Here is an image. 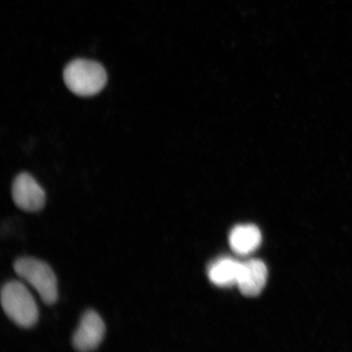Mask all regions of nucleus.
Here are the masks:
<instances>
[{"mask_svg":"<svg viewBox=\"0 0 352 352\" xmlns=\"http://www.w3.org/2000/svg\"><path fill=\"white\" fill-rule=\"evenodd\" d=\"M12 199L17 208L28 212H37L46 204V195L32 175L22 173L16 176L12 187Z\"/></svg>","mask_w":352,"mask_h":352,"instance_id":"nucleus-4","label":"nucleus"},{"mask_svg":"<svg viewBox=\"0 0 352 352\" xmlns=\"http://www.w3.org/2000/svg\"><path fill=\"white\" fill-rule=\"evenodd\" d=\"M105 334V324L100 316L94 310H87L82 314L78 327L72 338L74 349L78 351H91L98 349Z\"/></svg>","mask_w":352,"mask_h":352,"instance_id":"nucleus-5","label":"nucleus"},{"mask_svg":"<svg viewBox=\"0 0 352 352\" xmlns=\"http://www.w3.org/2000/svg\"><path fill=\"white\" fill-rule=\"evenodd\" d=\"M64 81L73 94L92 96L98 94L107 85V74L103 66L96 61L77 59L66 66Z\"/></svg>","mask_w":352,"mask_h":352,"instance_id":"nucleus-2","label":"nucleus"},{"mask_svg":"<svg viewBox=\"0 0 352 352\" xmlns=\"http://www.w3.org/2000/svg\"><path fill=\"white\" fill-rule=\"evenodd\" d=\"M4 314L17 327L30 329L38 320L37 303L26 286L19 280H10L1 289Z\"/></svg>","mask_w":352,"mask_h":352,"instance_id":"nucleus-1","label":"nucleus"},{"mask_svg":"<svg viewBox=\"0 0 352 352\" xmlns=\"http://www.w3.org/2000/svg\"><path fill=\"white\" fill-rule=\"evenodd\" d=\"M267 270L265 264L258 259L241 263L237 285L246 297H256L265 287Z\"/></svg>","mask_w":352,"mask_h":352,"instance_id":"nucleus-6","label":"nucleus"},{"mask_svg":"<svg viewBox=\"0 0 352 352\" xmlns=\"http://www.w3.org/2000/svg\"><path fill=\"white\" fill-rule=\"evenodd\" d=\"M13 268L17 276L36 290L45 305H54L58 299L57 279L47 263L32 257H21L13 264Z\"/></svg>","mask_w":352,"mask_h":352,"instance_id":"nucleus-3","label":"nucleus"},{"mask_svg":"<svg viewBox=\"0 0 352 352\" xmlns=\"http://www.w3.org/2000/svg\"><path fill=\"white\" fill-rule=\"evenodd\" d=\"M241 263L232 258H221L211 264L208 276L214 285L220 287H228L237 284L240 274Z\"/></svg>","mask_w":352,"mask_h":352,"instance_id":"nucleus-8","label":"nucleus"},{"mask_svg":"<svg viewBox=\"0 0 352 352\" xmlns=\"http://www.w3.org/2000/svg\"><path fill=\"white\" fill-rule=\"evenodd\" d=\"M261 232L253 224L236 226L230 232L231 248L233 252L241 255L254 252L261 245Z\"/></svg>","mask_w":352,"mask_h":352,"instance_id":"nucleus-7","label":"nucleus"}]
</instances>
